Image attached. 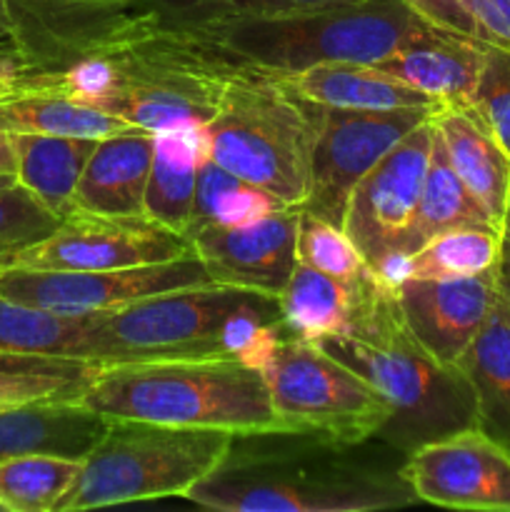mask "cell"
I'll use <instances>...</instances> for the list:
<instances>
[{
    "instance_id": "obj_31",
    "label": "cell",
    "mask_w": 510,
    "mask_h": 512,
    "mask_svg": "<svg viewBox=\"0 0 510 512\" xmlns=\"http://www.w3.org/2000/svg\"><path fill=\"white\" fill-rule=\"evenodd\" d=\"M90 320L93 315H55L0 295V350L78 358Z\"/></svg>"
},
{
    "instance_id": "obj_36",
    "label": "cell",
    "mask_w": 510,
    "mask_h": 512,
    "mask_svg": "<svg viewBox=\"0 0 510 512\" xmlns=\"http://www.w3.org/2000/svg\"><path fill=\"white\" fill-rule=\"evenodd\" d=\"M465 10L475 40L510 53V0H465Z\"/></svg>"
},
{
    "instance_id": "obj_3",
    "label": "cell",
    "mask_w": 510,
    "mask_h": 512,
    "mask_svg": "<svg viewBox=\"0 0 510 512\" xmlns=\"http://www.w3.org/2000/svg\"><path fill=\"white\" fill-rule=\"evenodd\" d=\"M283 333L273 295L205 283L93 315L78 358L98 365L238 358L260 370Z\"/></svg>"
},
{
    "instance_id": "obj_21",
    "label": "cell",
    "mask_w": 510,
    "mask_h": 512,
    "mask_svg": "<svg viewBox=\"0 0 510 512\" xmlns=\"http://www.w3.org/2000/svg\"><path fill=\"white\" fill-rule=\"evenodd\" d=\"M433 120L453 170L500 228L510 200V153L473 108H443Z\"/></svg>"
},
{
    "instance_id": "obj_43",
    "label": "cell",
    "mask_w": 510,
    "mask_h": 512,
    "mask_svg": "<svg viewBox=\"0 0 510 512\" xmlns=\"http://www.w3.org/2000/svg\"><path fill=\"white\" fill-rule=\"evenodd\" d=\"M498 300L505 305V310L510 313V283L498 273Z\"/></svg>"
},
{
    "instance_id": "obj_27",
    "label": "cell",
    "mask_w": 510,
    "mask_h": 512,
    "mask_svg": "<svg viewBox=\"0 0 510 512\" xmlns=\"http://www.w3.org/2000/svg\"><path fill=\"white\" fill-rule=\"evenodd\" d=\"M358 283H343L310 265L295 263L288 283L275 295L285 333L315 343L343 333Z\"/></svg>"
},
{
    "instance_id": "obj_14",
    "label": "cell",
    "mask_w": 510,
    "mask_h": 512,
    "mask_svg": "<svg viewBox=\"0 0 510 512\" xmlns=\"http://www.w3.org/2000/svg\"><path fill=\"white\" fill-rule=\"evenodd\" d=\"M400 473L418 503L510 512V450L478 425L418 445Z\"/></svg>"
},
{
    "instance_id": "obj_4",
    "label": "cell",
    "mask_w": 510,
    "mask_h": 512,
    "mask_svg": "<svg viewBox=\"0 0 510 512\" xmlns=\"http://www.w3.org/2000/svg\"><path fill=\"white\" fill-rule=\"evenodd\" d=\"M430 28L433 23L420 18L405 0H363L298 13L248 15L153 33L168 35L170 40L195 50L228 73L288 75L333 60L378 63L380 58L408 40L428 33Z\"/></svg>"
},
{
    "instance_id": "obj_10",
    "label": "cell",
    "mask_w": 510,
    "mask_h": 512,
    "mask_svg": "<svg viewBox=\"0 0 510 512\" xmlns=\"http://www.w3.org/2000/svg\"><path fill=\"white\" fill-rule=\"evenodd\" d=\"M433 138L435 120L430 115L400 138L350 193L343 230L373 273L413 253L410 235Z\"/></svg>"
},
{
    "instance_id": "obj_1",
    "label": "cell",
    "mask_w": 510,
    "mask_h": 512,
    "mask_svg": "<svg viewBox=\"0 0 510 512\" xmlns=\"http://www.w3.org/2000/svg\"><path fill=\"white\" fill-rule=\"evenodd\" d=\"M368 443L235 435L223 463L185 500L223 512H375L418 503L400 473L405 453L383 440L378 448Z\"/></svg>"
},
{
    "instance_id": "obj_34",
    "label": "cell",
    "mask_w": 510,
    "mask_h": 512,
    "mask_svg": "<svg viewBox=\"0 0 510 512\" xmlns=\"http://www.w3.org/2000/svg\"><path fill=\"white\" fill-rule=\"evenodd\" d=\"M60 218L20 183L0 190V253H18L58 228Z\"/></svg>"
},
{
    "instance_id": "obj_18",
    "label": "cell",
    "mask_w": 510,
    "mask_h": 512,
    "mask_svg": "<svg viewBox=\"0 0 510 512\" xmlns=\"http://www.w3.org/2000/svg\"><path fill=\"white\" fill-rule=\"evenodd\" d=\"M153 150L155 133L148 130L100 138L75 188V208L105 215L143 213Z\"/></svg>"
},
{
    "instance_id": "obj_16",
    "label": "cell",
    "mask_w": 510,
    "mask_h": 512,
    "mask_svg": "<svg viewBox=\"0 0 510 512\" xmlns=\"http://www.w3.org/2000/svg\"><path fill=\"white\" fill-rule=\"evenodd\" d=\"M300 208H280L255 223L210 225L188 235V243L213 283L278 295L298 255Z\"/></svg>"
},
{
    "instance_id": "obj_13",
    "label": "cell",
    "mask_w": 510,
    "mask_h": 512,
    "mask_svg": "<svg viewBox=\"0 0 510 512\" xmlns=\"http://www.w3.org/2000/svg\"><path fill=\"white\" fill-rule=\"evenodd\" d=\"M438 110L443 108H403L390 113L320 108L310 188L300 208L343 228L355 185L400 138Z\"/></svg>"
},
{
    "instance_id": "obj_5",
    "label": "cell",
    "mask_w": 510,
    "mask_h": 512,
    "mask_svg": "<svg viewBox=\"0 0 510 512\" xmlns=\"http://www.w3.org/2000/svg\"><path fill=\"white\" fill-rule=\"evenodd\" d=\"M80 403L105 418L213 428L233 435L283 433L263 373L238 358L100 365Z\"/></svg>"
},
{
    "instance_id": "obj_38",
    "label": "cell",
    "mask_w": 510,
    "mask_h": 512,
    "mask_svg": "<svg viewBox=\"0 0 510 512\" xmlns=\"http://www.w3.org/2000/svg\"><path fill=\"white\" fill-rule=\"evenodd\" d=\"M98 363H88L83 358H63V355H33V353H3L0 350V370H63V373H80Z\"/></svg>"
},
{
    "instance_id": "obj_44",
    "label": "cell",
    "mask_w": 510,
    "mask_h": 512,
    "mask_svg": "<svg viewBox=\"0 0 510 512\" xmlns=\"http://www.w3.org/2000/svg\"><path fill=\"white\" fill-rule=\"evenodd\" d=\"M13 255L15 253H0V273H3V270H8L10 265H13Z\"/></svg>"
},
{
    "instance_id": "obj_42",
    "label": "cell",
    "mask_w": 510,
    "mask_h": 512,
    "mask_svg": "<svg viewBox=\"0 0 510 512\" xmlns=\"http://www.w3.org/2000/svg\"><path fill=\"white\" fill-rule=\"evenodd\" d=\"M8 33H10L8 0H0V45H3V48H8Z\"/></svg>"
},
{
    "instance_id": "obj_7",
    "label": "cell",
    "mask_w": 510,
    "mask_h": 512,
    "mask_svg": "<svg viewBox=\"0 0 510 512\" xmlns=\"http://www.w3.org/2000/svg\"><path fill=\"white\" fill-rule=\"evenodd\" d=\"M233 438V433L213 428L110 418L103 438L83 460L78 485L58 512L185 498L223 463Z\"/></svg>"
},
{
    "instance_id": "obj_15",
    "label": "cell",
    "mask_w": 510,
    "mask_h": 512,
    "mask_svg": "<svg viewBox=\"0 0 510 512\" xmlns=\"http://www.w3.org/2000/svg\"><path fill=\"white\" fill-rule=\"evenodd\" d=\"M393 295L410 335L435 360L455 365L495 310L498 268L465 278H405Z\"/></svg>"
},
{
    "instance_id": "obj_35",
    "label": "cell",
    "mask_w": 510,
    "mask_h": 512,
    "mask_svg": "<svg viewBox=\"0 0 510 512\" xmlns=\"http://www.w3.org/2000/svg\"><path fill=\"white\" fill-rule=\"evenodd\" d=\"M473 110L510 153V53L490 48L475 88Z\"/></svg>"
},
{
    "instance_id": "obj_8",
    "label": "cell",
    "mask_w": 510,
    "mask_h": 512,
    "mask_svg": "<svg viewBox=\"0 0 510 512\" xmlns=\"http://www.w3.org/2000/svg\"><path fill=\"white\" fill-rule=\"evenodd\" d=\"M348 3L363 0H8V50L20 68H28L53 50L100 35L180 30Z\"/></svg>"
},
{
    "instance_id": "obj_23",
    "label": "cell",
    "mask_w": 510,
    "mask_h": 512,
    "mask_svg": "<svg viewBox=\"0 0 510 512\" xmlns=\"http://www.w3.org/2000/svg\"><path fill=\"white\" fill-rule=\"evenodd\" d=\"M15 180L58 218L75 208V188L93 153V138L70 135H13Z\"/></svg>"
},
{
    "instance_id": "obj_39",
    "label": "cell",
    "mask_w": 510,
    "mask_h": 512,
    "mask_svg": "<svg viewBox=\"0 0 510 512\" xmlns=\"http://www.w3.org/2000/svg\"><path fill=\"white\" fill-rule=\"evenodd\" d=\"M20 78V63L10 50L0 53V95H8Z\"/></svg>"
},
{
    "instance_id": "obj_40",
    "label": "cell",
    "mask_w": 510,
    "mask_h": 512,
    "mask_svg": "<svg viewBox=\"0 0 510 512\" xmlns=\"http://www.w3.org/2000/svg\"><path fill=\"white\" fill-rule=\"evenodd\" d=\"M498 273L510 283V200L505 208L503 223H500V263Z\"/></svg>"
},
{
    "instance_id": "obj_19",
    "label": "cell",
    "mask_w": 510,
    "mask_h": 512,
    "mask_svg": "<svg viewBox=\"0 0 510 512\" xmlns=\"http://www.w3.org/2000/svg\"><path fill=\"white\" fill-rule=\"evenodd\" d=\"M108 423L110 418L80 400H43L0 410V460L30 453L85 460Z\"/></svg>"
},
{
    "instance_id": "obj_32",
    "label": "cell",
    "mask_w": 510,
    "mask_h": 512,
    "mask_svg": "<svg viewBox=\"0 0 510 512\" xmlns=\"http://www.w3.org/2000/svg\"><path fill=\"white\" fill-rule=\"evenodd\" d=\"M295 255H298V263L310 265L343 283H358L370 273L365 258L340 225L328 223L303 208L298 218Z\"/></svg>"
},
{
    "instance_id": "obj_25",
    "label": "cell",
    "mask_w": 510,
    "mask_h": 512,
    "mask_svg": "<svg viewBox=\"0 0 510 512\" xmlns=\"http://www.w3.org/2000/svg\"><path fill=\"white\" fill-rule=\"evenodd\" d=\"M500 263L498 225H463L425 240L408 258H395L375 270L385 285L405 278H465L495 270Z\"/></svg>"
},
{
    "instance_id": "obj_11",
    "label": "cell",
    "mask_w": 510,
    "mask_h": 512,
    "mask_svg": "<svg viewBox=\"0 0 510 512\" xmlns=\"http://www.w3.org/2000/svg\"><path fill=\"white\" fill-rule=\"evenodd\" d=\"M213 283L195 253L118 270H28L0 273V295L55 315H100L135 300Z\"/></svg>"
},
{
    "instance_id": "obj_9",
    "label": "cell",
    "mask_w": 510,
    "mask_h": 512,
    "mask_svg": "<svg viewBox=\"0 0 510 512\" xmlns=\"http://www.w3.org/2000/svg\"><path fill=\"white\" fill-rule=\"evenodd\" d=\"M260 373L283 433L358 445L390 420L383 395L315 340L283 333Z\"/></svg>"
},
{
    "instance_id": "obj_33",
    "label": "cell",
    "mask_w": 510,
    "mask_h": 512,
    "mask_svg": "<svg viewBox=\"0 0 510 512\" xmlns=\"http://www.w3.org/2000/svg\"><path fill=\"white\" fill-rule=\"evenodd\" d=\"M100 365L80 373L63 370H0V410L43 400H80Z\"/></svg>"
},
{
    "instance_id": "obj_37",
    "label": "cell",
    "mask_w": 510,
    "mask_h": 512,
    "mask_svg": "<svg viewBox=\"0 0 510 512\" xmlns=\"http://www.w3.org/2000/svg\"><path fill=\"white\" fill-rule=\"evenodd\" d=\"M405 3H408L420 18L438 25V28L475 38L473 23H470V15L468 10H465V0H405Z\"/></svg>"
},
{
    "instance_id": "obj_22",
    "label": "cell",
    "mask_w": 510,
    "mask_h": 512,
    "mask_svg": "<svg viewBox=\"0 0 510 512\" xmlns=\"http://www.w3.org/2000/svg\"><path fill=\"white\" fill-rule=\"evenodd\" d=\"M205 158L208 148H205L203 125L155 133L143 213L175 233H188L195 185Z\"/></svg>"
},
{
    "instance_id": "obj_46",
    "label": "cell",
    "mask_w": 510,
    "mask_h": 512,
    "mask_svg": "<svg viewBox=\"0 0 510 512\" xmlns=\"http://www.w3.org/2000/svg\"><path fill=\"white\" fill-rule=\"evenodd\" d=\"M5 50H8V48H3V45H0V53H5Z\"/></svg>"
},
{
    "instance_id": "obj_6",
    "label": "cell",
    "mask_w": 510,
    "mask_h": 512,
    "mask_svg": "<svg viewBox=\"0 0 510 512\" xmlns=\"http://www.w3.org/2000/svg\"><path fill=\"white\" fill-rule=\"evenodd\" d=\"M320 105L300 98L278 75L235 73L203 125L208 158L288 208L308 198Z\"/></svg>"
},
{
    "instance_id": "obj_29",
    "label": "cell",
    "mask_w": 510,
    "mask_h": 512,
    "mask_svg": "<svg viewBox=\"0 0 510 512\" xmlns=\"http://www.w3.org/2000/svg\"><path fill=\"white\" fill-rule=\"evenodd\" d=\"M83 473V460L50 453L0 460V510L58 512Z\"/></svg>"
},
{
    "instance_id": "obj_41",
    "label": "cell",
    "mask_w": 510,
    "mask_h": 512,
    "mask_svg": "<svg viewBox=\"0 0 510 512\" xmlns=\"http://www.w3.org/2000/svg\"><path fill=\"white\" fill-rule=\"evenodd\" d=\"M0 173L15 175V140L8 133H0Z\"/></svg>"
},
{
    "instance_id": "obj_12",
    "label": "cell",
    "mask_w": 510,
    "mask_h": 512,
    "mask_svg": "<svg viewBox=\"0 0 510 512\" xmlns=\"http://www.w3.org/2000/svg\"><path fill=\"white\" fill-rule=\"evenodd\" d=\"M193 253L188 238L148 215H105L73 208L48 238L13 255L10 268L118 270Z\"/></svg>"
},
{
    "instance_id": "obj_20",
    "label": "cell",
    "mask_w": 510,
    "mask_h": 512,
    "mask_svg": "<svg viewBox=\"0 0 510 512\" xmlns=\"http://www.w3.org/2000/svg\"><path fill=\"white\" fill-rule=\"evenodd\" d=\"M293 93L320 108L360 110V113H390L403 108H440L420 90L380 73L370 63H318L298 73L278 75Z\"/></svg>"
},
{
    "instance_id": "obj_24",
    "label": "cell",
    "mask_w": 510,
    "mask_h": 512,
    "mask_svg": "<svg viewBox=\"0 0 510 512\" xmlns=\"http://www.w3.org/2000/svg\"><path fill=\"white\" fill-rule=\"evenodd\" d=\"M455 365L475 393L478 428L510 450V313L500 300Z\"/></svg>"
},
{
    "instance_id": "obj_45",
    "label": "cell",
    "mask_w": 510,
    "mask_h": 512,
    "mask_svg": "<svg viewBox=\"0 0 510 512\" xmlns=\"http://www.w3.org/2000/svg\"><path fill=\"white\" fill-rule=\"evenodd\" d=\"M15 183H18V180H15V175H5V173H0V190L10 188V185H15Z\"/></svg>"
},
{
    "instance_id": "obj_2",
    "label": "cell",
    "mask_w": 510,
    "mask_h": 512,
    "mask_svg": "<svg viewBox=\"0 0 510 512\" xmlns=\"http://www.w3.org/2000/svg\"><path fill=\"white\" fill-rule=\"evenodd\" d=\"M320 345L383 395L390 420L378 440L400 453L478 425L475 393L465 375L458 365L435 360L410 335L393 288L373 270L358 283L343 333Z\"/></svg>"
},
{
    "instance_id": "obj_28",
    "label": "cell",
    "mask_w": 510,
    "mask_h": 512,
    "mask_svg": "<svg viewBox=\"0 0 510 512\" xmlns=\"http://www.w3.org/2000/svg\"><path fill=\"white\" fill-rule=\"evenodd\" d=\"M463 225H495L475 195L465 188L460 175L450 165L438 133L433 138L428 170H425L423 190H420L418 210H415L410 250H418L425 240L445 230L463 228ZM410 253V255H413Z\"/></svg>"
},
{
    "instance_id": "obj_17",
    "label": "cell",
    "mask_w": 510,
    "mask_h": 512,
    "mask_svg": "<svg viewBox=\"0 0 510 512\" xmlns=\"http://www.w3.org/2000/svg\"><path fill=\"white\" fill-rule=\"evenodd\" d=\"M485 53L488 45L480 40L433 25L370 65L425 93L440 108H473Z\"/></svg>"
},
{
    "instance_id": "obj_26",
    "label": "cell",
    "mask_w": 510,
    "mask_h": 512,
    "mask_svg": "<svg viewBox=\"0 0 510 512\" xmlns=\"http://www.w3.org/2000/svg\"><path fill=\"white\" fill-rule=\"evenodd\" d=\"M133 130L128 120L45 90H10L0 95V133L108 138Z\"/></svg>"
},
{
    "instance_id": "obj_30",
    "label": "cell",
    "mask_w": 510,
    "mask_h": 512,
    "mask_svg": "<svg viewBox=\"0 0 510 512\" xmlns=\"http://www.w3.org/2000/svg\"><path fill=\"white\" fill-rule=\"evenodd\" d=\"M288 205L280 203L258 185L238 178L220 168L215 160L205 158L200 165L198 185H195L193 215L185 238L210 225H245L265 218Z\"/></svg>"
}]
</instances>
